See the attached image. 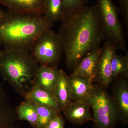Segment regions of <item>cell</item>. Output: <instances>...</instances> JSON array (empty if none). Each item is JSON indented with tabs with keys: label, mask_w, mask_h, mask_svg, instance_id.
Listing matches in <instances>:
<instances>
[{
	"label": "cell",
	"mask_w": 128,
	"mask_h": 128,
	"mask_svg": "<svg viewBox=\"0 0 128 128\" xmlns=\"http://www.w3.org/2000/svg\"><path fill=\"white\" fill-rule=\"evenodd\" d=\"M25 100L45 106L57 112H62L54 94L34 85L24 96Z\"/></svg>",
	"instance_id": "obj_14"
},
{
	"label": "cell",
	"mask_w": 128,
	"mask_h": 128,
	"mask_svg": "<svg viewBox=\"0 0 128 128\" xmlns=\"http://www.w3.org/2000/svg\"><path fill=\"white\" fill-rule=\"evenodd\" d=\"M1 46L0 45V52L1 51V50H2L1 49V48H0Z\"/></svg>",
	"instance_id": "obj_25"
},
{
	"label": "cell",
	"mask_w": 128,
	"mask_h": 128,
	"mask_svg": "<svg viewBox=\"0 0 128 128\" xmlns=\"http://www.w3.org/2000/svg\"><path fill=\"white\" fill-rule=\"evenodd\" d=\"M30 102L34 106L38 114V122L37 128H45L48 123L53 117L57 113L60 112L43 105Z\"/></svg>",
	"instance_id": "obj_20"
},
{
	"label": "cell",
	"mask_w": 128,
	"mask_h": 128,
	"mask_svg": "<svg viewBox=\"0 0 128 128\" xmlns=\"http://www.w3.org/2000/svg\"><path fill=\"white\" fill-rule=\"evenodd\" d=\"M90 107L86 101L72 102L62 111L66 118L71 124L81 125L88 121L94 120Z\"/></svg>",
	"instance_id": "obj_9"
},
{
	"label": "cell",
	"mask_w": 128,
	"mask_h": 128,
	"mask_svg": "<svg viewBox=\"0 0 128 128\" xmlns=\"http://www.w3.org/2000/svg\"><path fill=\"white\" fill-rule=\"evenodd\" d=\"M119 4L118 10L126 27H128V0H118Z\"/></svg>",
	"instance_id": "obj_23"
},
{
	"label": "cell",
	"mask_w": 128,
	"mask_h": 128,
	"mask_svg": "<svg viewBox=\"0 0 128 128\" xmlns=\"http://www.w3.org/2000/svg\"><path fill=\"white\" fill-rule=\"evenodd\" d=\"M63 50L58 33L52 29L44 32L35 41L30 53L39 65L57 68Z\"/></svg>",
	"instance_id": "obj_6"
},
{
	"label": "cell",
	"mask_w": 128,
	"mask_h": 128,
	"mask_svg": "<svg viewBox=\"0 0 128 128\" xmlns=\"http://www.w3.org/2000/svg\"><path fill=\"white\" fill-rule=\"evenodd\" d=\"M0 4L10 12L38 16L44 13L45 0H0Z\"/></svg>",
	"instance_id": "obj_10"
},
{
	"label": "cell",
	"mask_w": 128,
	"mask_h": 128,
	"mask_svg": "<svg viewBox=\"0 0 128 128\" xmlns=\"http://www.w3.org/2000/svg\"><path fill=\"white\" fill-rule=\"evenodd\" d=\"M65 124L60 112L57 113L49 122L45 128H64Z\"/></svg>",
	"instance_id": "obj_22"
},
{
	"label": "cell",
	"mask_w": 128,
	"mask_h": 128,
	"mask_svg": "<svg viewBox=\"0 0 128 128\" xmlns=\"http://www.w3.org/2000/svg\"><path fill=\"white\" fill-rule=\"evenodd\" d=\"M90 0H62L64 16L86 6Z\"/></svg>",
	"instance_id": "obj_21"
},
{
	"label": "cell",
	"mask_w": 128,
	"mask_h": 128,
	"mask_svg": "<svg viewBox=\"0 0 128 128\" xmlns=\"http://www.w3.org/2000/svg\"><path fill=\"white\" fill-rule=\"evenodd\" d=\"M104 40L116 50H126V42L122 25L118 18V10L112 0H97Z\"/></svg>",
	"instance_id": "obj_5"
},
{
	"label": "cell",
	"mask_w": 128,
	"mask_h": 128,
	"mask_svg": "<svg viewBox=\"0 0 128 128\" xmlns=\"http://www.w3.org/2000/svg\"><path fill=\"white\" fill-rule=\"evenodd\" d=\"M53 25L43 16L6 12L0 22V45L6 50L21 49L30 52L37 38Z\"/></svg>",
	"instance_id": "obj_2"
},
{
	"label": "cell",
	"mask_w": 128,
	"mask_h": 128,
	"mask_svg": "<svg viewBox=\"0 0 128 128\" xmlns=\"http://www.w3.org/2000/svg\"><path fill=\"white\" fill-rule=\"evenodd\" d=\"M128 76H120L114 80L112 97L119 113L120 122L128 123Z\"/></svg>",
	"instance_id": "obj_7"
},
{
	"label": "cell",
	"mask_w": 128,
	"mask_h": 128,
	"mask_svg": "<svg viewBox=\"0 0 128 128\" xmlns=\"http://www.w3.org/2000/svg\"><path fill=\"white\" fill-rule=\"evenodd\" d=\"M116 50L111 44L105 42L102 47L97 71L96 82L108 88L112 83V60Z\"/></svg>",
	"instance_id": "obj_8"
},
{
	"label": "cell",
	"mask_w": 128,
	"mask_h": 128,
	"mask_svg": "<svg viewBox=\"0 0 128 128\" xmlns=\"http://www.w3.org/2000/svg\"><path fill=\"white\" fill-rule=\"evenodd\" d=\"M125 56L114 54L112 60V80H114L118 76H128V53Z\"/></svg>",
	"instance_id": "obj_19"
},
{
	"label": "cell",
	"mask_w": 128,
	"mask_h": 128,
	"mask_svg": "<svg viewBox=\"0 0 128 128\" xmlns=\"http://www.w3.org/2000/svg\"><path fill=\"white\" fill-rule=\"evenodd\" d=\"M43 16L52 22L61 21L64 16L62 0H45Z\"/></svg>",
	"instance_id": "obj_18"
},
{
	"label": "cell",
	"mask_w": 128,
	"mask_h": 128,
	"mask_svg": "<svg viewBox=\"0 0 128 128\" xmlns=\"http://www.w3.org/2000/svg\"><path fill=\"white\" fill-rule=\"evenodd\" d=\"M39 65L28 50L13 49L0 52V72L2 78L24 97L35 84Z\"/></svg>",
	"instance_id": "obj_3"
},
{
	"label": "cell",
	"mask_w": 128,
	"mask_h": 128,
	"mask_svg": "<svg viewBox=\"0 0 128 128\" xmlns=\"http://www.w3.org/2000/svg\"><path fill=\"white\" fill-rule=\"evenodd\" d=\"M106 87L98 83L93 89L86 102L93 110L95 128H114L119 122V113Z\"/></svg>",
	"instance_id": "obj_4"
},
{
	"label": "cell",
	"mask_w": 128,
	"mask_h": 128,
	"mask_svg": "<svg viewBox=\"0 0 128 128\" xmlns=\"http://www.w3.org/2000/svg\"><path fill=\"white\" fill-rule=\"evenodd\" d=\"M73 102L86 101L93 89L92 82L87 78L72 73L68 76Z\"/></svg>",
	"instance_id": "obj_12"
},
{
	"label": "cell",
	"mask_w": 128,
	"mask_h": 128,
	"mask_svg": "<svg viewBox=\"0 0 128 128\" xmlns=\"http://www.w3.org/2000/svg\"><path fill=\"white\" fill-rule=\"evenodd\" d=\"M16 114L6 92L0 85V128H16Z\"/></svg>",
	"instance_id": "obj_13"
},
{
	"label": "cell",
	"mask_w": 128,
	"mask_h": 128,
	"mask_svg": "<svg viewBox=\"0 0 128 128\" xmlns=\"http://www.w3.org/2000/svg\"><path fill=\"white\" fill-rule=\"evenodd\" d=\"M61 21L58 34L66 66L73 71L86 56L100 48L104 40L98 7L85 6Z\"/></svg>",
	"instance_id": "obj_1"
},
{
	"label": "cell",
	"mask_w": 128,
	"mask_h": 128,
	"mask_svg": "<svg viewBox=\"0 0 128 128\" xmlns=\"http://www.w3.org/2000/svg\"><path fill=\"white\" fill-rule=\"evenodd\" d=\"M102 50V47H100L86 56L73 73L87 78L92 83L96 82L98 66Z\"/></svg>",
	"instance_id": "obj_11"
},
{
	"label": "cell",
	"mask_w": 128,
	"mask_h": 128,
	"mask_svg": "<svg viewBox=\"0 0 128 128\" xmlns=\"http://www.w3.org/2000/svg\"><path fill=\"white\" fill-rule=\"evenodd\" d=\"M59 71L57 68L39 65L35 74L34 85L54 94Z\"/></svg>",
	"instance_id": "obj_15"
},
{
	"label": "cell",
	"mask_w": 128,
	"mask_h": 128,
	"mask_svg": "<svg viewBox=\"0 0 128 128\" xmlns=\"http://www.w3.org/2000/svg\"><path fill=\"white\" fill-rule=\"evenodd\" d=\"M54 94L62 111L66 107L73 102L68 76L62 70H59V71L58 78Z\"/></svg>",
	"instance_id": "obj_16"
},
{
	"label": "cell",
	"mask_w": 128,
	"mask_h": 128,
	"mask_svg": "<svg viewBox=\"0 0 128 128\" xmlns=\"http://www.w3.org/2000/svg\"><path fill=\"white\" fill-rule=\"evenodd\" d=\"M16 110L18 119L26 120L30 123L32 127L37 128L38 114L34 106L30 102L25 100L21 102Z\"/></svg>",
	"instance_id": "obj_17"
},
{
	"label": "cell",
	"mask_w": 128,
	"mask_h": 128,
	"mask_svg": "<svg viewBox=\"0 0 128 128\" xmlns=\"http://www.w3.org/2000/svg\"><path fill=\"white\" fill-rule=\"evenodd\" d=\"M6 12L2 10H0V22H1L6 15Z\"/></svg>",
	"instance_id": "obj_24"
}]
</instances>
